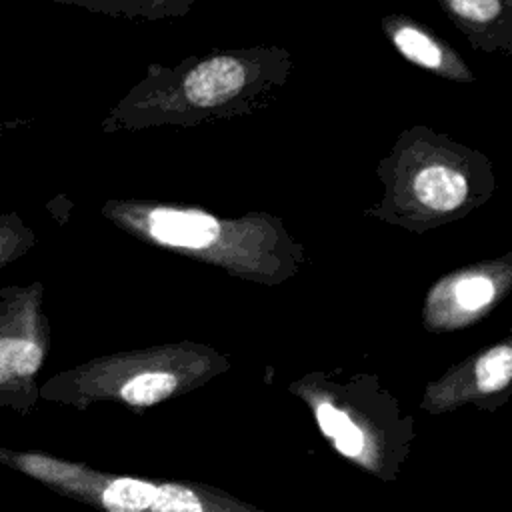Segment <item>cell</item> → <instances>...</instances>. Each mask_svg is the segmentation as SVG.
<instances>
[{
	"label": "cell",
	"instance_id": "6da1fadb",
	"mask_svg": "<svg viewBox=\"0 0 512 512\" xmlns=\"http://www.w3.org/2000/svg\"><path fill=\"white\" fill-rule=\"evenodd\" d=\"M42 298L40 280L0 288V408L18 414L32 412L40 398L36 376L50 344Z\"/></svg>",
	"mask_w": 512,
	"mask_h": 512
},
{
	"label": "cell",
	"instance_id": "7a4b0ae2",
	"mask_svg": "<svg viewBox=\"0 0 512 512\" xmlns=\"http://www.w3.org/2000/svg\"><path fill=\"white\" fill-rule=\"evenodd\" d=\"M260 66L256 56L218 54L200 60L178 78L176 102L180 110L196 114L224 112L226 106L238 104L256 84Z\"/></svg>",
	"mask_w": 512,
	"mask_h": 512
},
{
	"label": "cell",
	"instance_id": "3957f363",
	"mask_svg": "<svg viewBox=\"0 0 512 512\" xmlns=\"http://www.w3.org/2000/svg\"><path fill=\"white\" fill-rule=\"evenodd\" d=\"M406 196L430 216H448L464 208L470 198V180L462 168L450 162H424L410 172Z\"/></svg>",
	"mask_w": 512,
	"mask_h": 512
},
{
	"label": "cell",
	"instance_id": "277c9868",
	"mask_svg": "<svg viewBox=\"0 0 512 512\" xmlns=\"http://www.w3.org/2000/svg\"><path fill=\"white\" fill-rule=\"evenodd\" d=\"M390 38L394 42V46L398 48V52L408 58L410 62L428 68V70H436L446 74V50L422 28L414 26V24H406L400 22L394 28H390ZM450 72V68H448Z\"/></svg>",
	"mask_w": 512,
	"mask_h": 512
},
{
	"label": "cell",
	"instance_id": "5b68a950",
	"mask_svg": "<svg viewBox=\"0 0 512 512\" xmlns=\"http://www.w3.org/2000/svg\"><path fill=\"white\" fill-rule=\"evenodd\" d=\"M156 488L152 482L120 476L104 482L96 502L106 512H144L150 508Z\"/></svg>",
	"mask_w": 512,
	"mask_h": 512
},
{
	"label": "cell",
	"instance_id": "8992f818",
	"mask_svg": "<svg viewBox=\"0 0 512 512\" xmlns=\"http://www.w3.org/2000/svg\"><path fill=\"white\" fill-rule=\"evenodd\" d=\"M448 290L456 308L466 314L486 308L496 298L494 278L480 270H470L450 280Z\"/></svg>",
	"mask_w": 512,
	"mask_h": 512
},
{
	"label": "cell",
	"instance_id": "52a82bcc",
	"mask_svg": "<svg viewBox=\"0 0 512 512\" xmlns=\"http://www.w3.org/2000/svg\"><path fill=\"white\" fill-rule=\"evenodd\" d=\"M34 244L36 234L18 212L0 214V270L30 252Z\"/></svg>",
	"mask_w": 512,
	"mask_h": 512
},
{
	"label": "cell",
	"instance_id": "ba28073f",
	"mask_svg": "<svg viewBox=\"0 0 512 512\" xmlns=\"http://www.w3.org/2000/svg\"><path fill=\"white\" fill-rule=\"evenodd\" d=\"M178 380L172 374L166 372H142L138 376H132L120 386L122 400L130 404L148 406L158 400H164L170 396L176 388Z\"/></svg>",
	"mask_w": 512,
	"mask_h": 512
},
{
	"label": "cell",
	"instance_id": "9c48e42d",
	"mask_svg": "<svg viewBox=\"0 0 512 512\" xmlns=\"http://www.w3.org/2000/svg\"><path fill=\"white\" fill-rule=\"evenodd\" d=\"M512 378V348L508 344H500L490 348L476 362V384L484 394H492L502 390Z\"/></svg>",
	"mask_w": 512,
	"mask_h": 512
},
{
	"label": "cell",
	"instance_id": "30bf717a",
	"mask_svg": "<svg viewBox=\"0 0 512 512\" xmlns=\"http://www.w3.org/2000/svg\"><path fill=\"white\" fill-rule=\"evenodd\" d=\"M444 6L458 22L476 28L494 24L504 10L502 0H444Z\"/></svg>",
	"mask_w": 512,
	"mask_h": 512
},
{
	"label": "cell",
	"instance_id": "8fae6325",
	"mask_svg": "<svg viewBox=\"0 0 512 512\" xmlns=\"http://www.w3.org/2000/svg\"><path fill=\"white\" fill-rule=\"evenodd\" d=\"M152 512H202L198 496L180 484H160L150 504Z\"/></svg>",
	"mask_w": 512,
	"mask_h": 512
},
{
	"label": "cell",
	"instance_id": "7c38bea8",
	"mask_svg": "<svg viewBox=\"0 0 512 512\" xmlns=\"http://www.w3.org/2000/svg\"><path fill=\"white\" fill-rule=\"evenodd\" d=\"M334 444H336V448L342 452V454H346V456H356V454H360V450H362V446H364V436H362V432L352 424V420L346 416V414H342V418H340V422H338V428H336V432H334Z\"/></svg>",
	"mask_w": 512,
	"mask_h": 512
},
{
	"label": "cell",
	"instance_id": "4fadbf2b",
	"mask_svg": "<svg viewBox=\"0 0 512 512\" xmlns=\"http://www.w3.org/2000/svg\"><path fill=\"white\" fill-rule=\"evenodd\" d=\"M54 2L74 4L94 12H108V14H120V12L128 14L132 8H136V0H54Z\"/></svg>",
	"mask_w": 512,
	"mask_h": 512
},
{
	"label": "cell",
	"instance_id": "5bb4252c",
	"mask_svg": "<svg viewBox=\"0 0 512 512\" xmlns=\"http://www.w3.org/2000/svg\"><path fill=\"white\" fill-rule=\"evenodd\" d=\"M342 414H344V412L336 410V408H334L332 404H328V402H324V404H320V406H318V410H316V418H318V424H320V428L324 430V434L334 436V432H336V428H338V422H340Z\"/></svg>",
	"mask_w": 512,
	"mask_h": 512
},
{
	"label": "cell",
	"instance_id": "9a60e30c",
	"mask_svg": "<svg viewBox=\"0 0 512 512\" xmlns=\"http://www.w3.org/2000/svg\"><path fill=\"white\" fill-rule=\"evenodd\" d=\"M22 124H24V120H20V118L2 122V124H0V136H4L6 132H10V130H14V128H18V126H22Z\"/></svg>",
	"mask_w": 512,
	"mask_h": 512
}]
</instances>
